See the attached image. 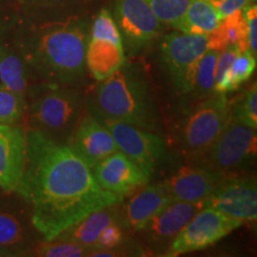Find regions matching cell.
I'll list each match as a JSON object with an SVG mask.
<instances>
[{"label":"cell","mask_w":257,"mask_h":257,"mask_svg":"<svg viewBox=\"0 0 257 257\" xmlns=\"http://www.w3.org/2000/svg\"><path fill=\"white\" fill-rule=\"evenodd\" d=\"M14 193L28 204L31 223L43 240L125 199L102 188L87 162L66 142L32 128H27V160Z\"/></svg>","instance_id":"obj_1"},{"label":"cell","mask_w":257,"mask_h":257,"mask_svg":"<svg viewBox=\"0 0 257 257\" xmlns=\"http://www.w3.org/2000/svg\"><path fill=\"white\" fill-rule=\"evenodd\" d=\"M89 27L81 16H28L11 40L37 81L81 89L87 85Z\"/></svg>","instance_id":"obj_2"},{"label":"cell","mask_w":257,"mask_h":257,"mask_svg":"<svg viewBox=\"0 0 257 257\" xmlns=\"http://www.w3.org/2000/svg\"><path fill=\"white\" fill-rule=\"evenodd\" d=\"M86 110L99 119H111L159 133L162 117L147 73L125 62L110 78L98 81L86 96Z\"/></svg>","instance_id":"obj_3"},{"label":"cell","mask_w":257,"mask_h":257,"mask_svg":"<svg viewBox=\"0 0 257 257\" xmlns=\"http://www.w3.org/2000/svg\"><path fill=\"white\" fill-rule=\"evenodd\" d=\"M85 111L86 95L80 88L37 81L27 93L23 126L66 142Z\"/></svg>","instance_id":"obj_4"},{"label":"cell","mask_w":257,"mask_h":257,"mask_svg":"<svg viewBox=\"0 0 257 257\" xmlns=\"http://www.w3.org/2000/svg\"><path fill=\"white\" fill-rule=\"evenodd\" d=\"M231 117L230 102L224 93L214 92L186 112L173 127V141L186 160L204 153L219 136Z\"/></svg>","instance_id":"obj_5"},{"label":"cell","mask_w":257,"mask_h":257,"mask_svg":"<svg viewBox=\"0 0 257 257\" xmlns=\"http://www.w3.org/2000/svg\"><path fill=\"white\" fill-rule=\"evenodd\" d=\"M256 130L230 117L213 143L188 163L221 175L242 174L256 160Z\"/></svg>","instance_id":"obj_6"},{"label":"cell","mask_w":257,"mask_h":257,"mask_svg":"<svg viewBox=\"0 0 257 257\" xmlns=\"http://www.w3.org/2000/svg\"><path fill=\"white\" fill-rule=\"evenodd\" d=\"M110 130L118 150L123 152L150 180L162 174L169 166L170 153L165 137L121 121L100 119Z\"/></svg>","instance_id":"obj_7"},{"label":"cell","mask_w":257,"mask_h":257,"mask_svg":"<svg viewBox=\"0 0 257 257\" xmlns=\"http://www.w3.org/2000/svg\"><path fill=\"white\" fill-rule=\"evenodd\" d=\"M206 50V35L186 34L176 30L161 38V66L173 94L178 99L184 95L198 61Z\"/></svg>","instance_id":"obj_8"},{"label":"cell","mask_w":257,"mask_h":257,"mask_svg":"<svg viewBox=\"0 0 257 257\" xmlns=\"http://www.w3.org/2000/svg\"><path fill=\"white\" fill-rule=\"evenodd\" d=\"M86 67L96 82L110 78L126 62L121 35L108 10H100L89 27Z\"/></svg>","instance_id":"obj_9"},{"label":"cell","mask_w":257,"mask_h":257,"mask_svg":"<svg viewBox=\"0 0 257 257\" xmlns=\"http://www.w3.org/2000/svg\"><path fill=\"white\" fill-rule=\"evenodd\" d=\"M242 225V221L205 205L170 243L163 256L176 257L205 250L229 236Z\"/></svg>","instance_id":"obj_10"},{"label":"cell","mask_w":257,"mask_h":257,"mask_svg":"<svg viewBox=\"0 0 257 257\" xmlns=\"http://www.w3.org/2000/svg\"><path fill=\"white\" fill-rule=\"evenodd\" d=\"M113 19L125 54L135 56L159 37L162 23L144 0H114Z\"/></svg>","instance_id":"obj_11"},{"label":"cell","mask_w":257,"mask_h":257,"mask_svg":"<svg viewBox=\"0 0 257 257\" xmlns=\"http://www.w3.org/2000/svg\"><path fill=\"white\" fill-rule=\"evenodd\" d=\"M40 239L27 202L16 193H4L0 197V248L12 257L30 256Z\"/></svg>","instance_id":"obj_12"},{"label":"cell","mask_w":257,"mask_h":257,"mask_svg":"<svg viewBox=\"0 0 257 257\" xmlns=\"http://www.w3.org/2000/svg\"><path fill=\"white\" fill-rule=\"evenodd\" d=\"M206 206L216 208L242 223L257 218V186L251 176L225 175L205 201Z\"/></svg>","instance_id":"obj_13"},{"label":"cell","mask_w":257,"mask_h":257,"mask_svg":"<svg viewBox=\"0 0 257 257\" xmlns=\"http://www.w3.org/2000/svg\"><path fill=\"white\" fill-rule=\"evenodd\" d=\"M205 206V201L188 202L173 200L137 231L148 248L165 255L170 243L181 232L192 217Z\"/></svg>","instance_id":"obj_14"},{"label":"cell","mask_w":257,"mask_h":257,"mask_svg":"<svg viewBox=\"0 0 257 257\" xmlns=\"http://www.w3.org/2000/svg\"><path fill=\"white\" fill-rule=\"evenodd\" d=\"M66 143L93 168L96 163L118 150L106 125L86 110L74 126Z\"/></svg>","instance_id":"obj_15"},{"label":"cell","mask_w":257,"mask_h":257,"mask_svg":"<svg viewBox=\"0 0 257 257\" xmlns=\"http://www.w3.org/2000/svg\"><path fill=\"white\" fill-rule=\"evenodd\" d=\"M92 172L102 188L123 198L150 182L146 173L120 150L96 163Z\"/></svg>","instance_id":"obj_16"},{"label":"cell","mask_w":257,"mask_h":257,"mask_svg":"<svg viewBox=\"0 0 257 257\" xmlns=\"http://www.w3.org/2000/svg\"><path fill=\"white\" fill-rule=\"evenodd\" d=\"M27 160V128L22 124H0V189L14 193Z\"/></svg>","instance_id":"obj_17"},{"label":"cell","mask_w":257,"mask_h":257,"mask_svg":"<svg viewBox=\"0 0 257 257\" xmlns=\"http://www.w3.org/2000/svg\"><path fill=\"white\" fill-rule=\"evenodd\" d=\"M225 175L189 163L172 172L161 181L173 200L206 201Z\"/></svg>","instance_id":"obj_18"},{"label":"cell","mask_w":257,"mask_h":257,"mask_svg":"<svg viewBox=\"0 0 257 257\" xmlns=\"http://www.w3.org/2000/svg\"><path fill=\"white\" fill-rule=\"evenodd\" d=\"M170 201L173 199L161 181L144 185L131 194L126 204H121V225L126 231L137 232Z\"/></svg>","instance_id":"obj_19"},{"label":"cell","mask_w":257,"mask_h":257,"mask_svg":"<svg viewBox=\"0 0 257 257\" xmlns=\"http://www.w3.org/2000/svg\"><path fill=\"white\" fill-rule=\"evenodd\" d=\"M121 204H114L93 212L76 224L64 230L55 238L81 245L87 249L89 253L101 231L108 224L121 219Z\"/></svg>","instance_id":"obj_20"},{"label":"cell","mask_w":257,"mask_h":257,"mask_svg":"<svg viewBox=\"0 0 257 257\" xmlns=\"http://www.w3.org/2000/svg\"><path fill=\"white\" fill-rule=\"evenodd\" d=\"M32 78L34 75L12 40L0 36V83L27 99Z\"/></svg>","instance_id":"obj_21"},{"label":"cell","mask_w":257,"mask_h":257,"mask_svg":"<svg viewBox=\"0 0 257 257\" xmlns=\"http://www.w3.org/2000/svg\"><path fill=\"white\" fill-rule=\"evenodd\" d=\"M218 54L216 50L207 49L199 59L188 87L179 99L180 105L186 112L214 93V68Z\"/></svg>","instance_id":"obj_22"},{"label":"cell","mask_w":257,"mask_h":257,"mask_svg":"<svg viewBox=\"0 0 257 257\" xmlns=\"http://www.w3.org/2000/svg\"><path fill=\"white\" fill-rule=\"evenodd\" d=\"M229 47H237L240 51L249 49L248 25L243 9L225 16L218 28L207 35V49L220 53Z\"/></svg>","instance_id":"obj_23"},{"label":"cell","mask_w":257,"mask_h":257,"mask_svg":"<svg viewBox=\"0 0 257 257\" xmlns=\"http://www.w3.org/2000/svg\"><path fill=\"white\" fill-rule=\"evenodd\" d=\"M223 18L210 0H192L185 14L173 25V28L186 34L207 36L218 28Z\"/></svg>","instance_id":"obj_24"},{"label":"cell","mask_w":257,"mask_h":257,"mask_svg":"<svg viewBox=\"0 0 257 257\" xmlns=\"http://www.w3.org/2000/svg\"><path fill=\"white\" fill-rule=\"evenodd\" d=\"M256 69V56H253L249 49L239 51L231 63L230 69L223 81L214 91L226 93L237 91L244 82L251 78Z\"/></svg>","instance_id":"obj_25"},{"label":"cell","mask_w":257,"mask_h":257,"mask_svg":"<svg viewBox=\"0 0 257 257\" xmlns=\"http://www.w3.org/2000/svg\"><path fill=\"white\" fill-rule=\"evenodd\" d=\"M27 99L0 83V124L23 125Z\"/></svg>","instance_id":"obj_26"},{"label":"cell","mask_w":257,"mask_h":257,"mask_svg":"<svg viewBox=\"0 0 257 257\" xmlns=\"http://www.w3.org/2000/svg\"><path fill=\"white\" fill-rule=\"evenodd\" d=\"M231 117L243 123L246 126L257 128V83L238 95L236 100L230 102Z\"/></svg>","instance_id":"obj_27"},{"label":"cell","mask_w":257,"mask_h":257,"mask_svg":"<svg viewBox=\"0 0 257 257\" xmlns=\"http://www.w3.org/2000/svg\"><path fill=\"white\" fill-rule=\"evenodd\" d=\"M30 256L40 257H83L88 256V250L75 243L57 238L40 239L32 248Z\"/></svg>","instance_id":"obj_28"},{"label":"cell","mask_w":257,"mask_h":257,"mask_svg":"<svg viewBox=\"0 0 257 257\" xmlns=\"http://www.w3.org/2000/svg\"><path fill=\"white\" fill-rule=\"evenodd\" d=\"M162 24L173 27L185 11L192 0H144Z\"/></svg>","instance_id":"obj_29"},{"label":"cell","mask_w":257,"mask_h":257,"mask_svg":"<svg viewBox=\"0 0 257 257\" xmlns=\"http://www.w3.org/2000/svg\"><path fill=\"white\" fill-rule=\"evenodd\" d=\"M125 232H126V230L121 225V219L108 224L101 231V233L99 234L98 239L95 240L94 245H93L92 250L89 251L88 256H93L96 252L107 251V250H112L121 245L126 240Z\"/></svg>","instance_id":"obj_30"},{"label":"cell","mask_w":257,"mask_h":257,"mask_svg":"<svg viewBox=\"0 0 257 257\" xmlns=\"http://www.w3.org/2000/svg\"><path fill=\"white\" fill-rule=\"evenodd\" d=\"M85 0H17L27 16H47L48 12H56L81 4Z\"/></svg>","instance_id":"obj_31"},{"label":"cell","mask_w":257,"mask_h":257,"mask_svg":"<svg viewBox=\"0 0 257 257\" xmlns=\"http://www.w3.org/2000/svg\"><path fill=\"white\" fill-rule=\"evenodd\" d=\"M244 17L248 25V47L253 56L257 55V6L248 4L243 8Z\"/></svg>","instance_id":"obj_32"},{"label":"cell","mask_w":257,"mask_h":257,"mask_svg":"<svg viewBox=\"0 0 257 257\" xmlns=\"http://www.w3.org/2000/svg\"><path fill=\"white\" fill-rule=\"evenodd\" d=\"M210 2L223 17L233 14L237 10L248 5V0H210Z\"/></svg>","instance_id":"obj_33"},{"label":"cell","mask_w":257,"mask_h":257,"mask_svg":"<svg viewBox=\"0 0 257 257\" xmlns=\"http://www.w3.org/2000/svg\"><path fill=\"white\" fill-rule=\"evenodd\" d=\"M0 257H12L11 253H10L8 250L0 248Z\"/></svg>","instance_id":"obj_34"},{"label":"cell","mask_w":257,"mask_h":257,"mask_svg":"<svg viewBox=\"0 0 257 257\" xmlns=\"http://www.w3.org/2000/svg\"><path fill=\"white\" fill-rule=\"evenodd\" d=\"M248 4H256V0H248Z\"/></svg>","instance_id":"obj_35"},{"label":"cell","mask_w":257,"mask_h":257,"mask_svg":"<svg viewBox=\"0 0 257 257\" xmlns=\"http://www.w3.org/2000/svg\"><path fill=\"white\" fill-rule=\"evenodd\" d=\"M4 193H5V192H3V191H2V189H0V197H2V195H3V194H4Z\"/></svg>","instance_id":"obj_36"},{"label":"cell","mask_w":257,"mask_h":257,"mask_svg":"<svg viewBox=\"0 0 257 257\" xmlns=\"http://www.w3.org/2000/svg\"><path fill=\"white\" fill-rule=\"evenodd\" d=\"M0 2H5V0H0Z\"/></svg>","instance_id":"obj_37"}]
</instances>
